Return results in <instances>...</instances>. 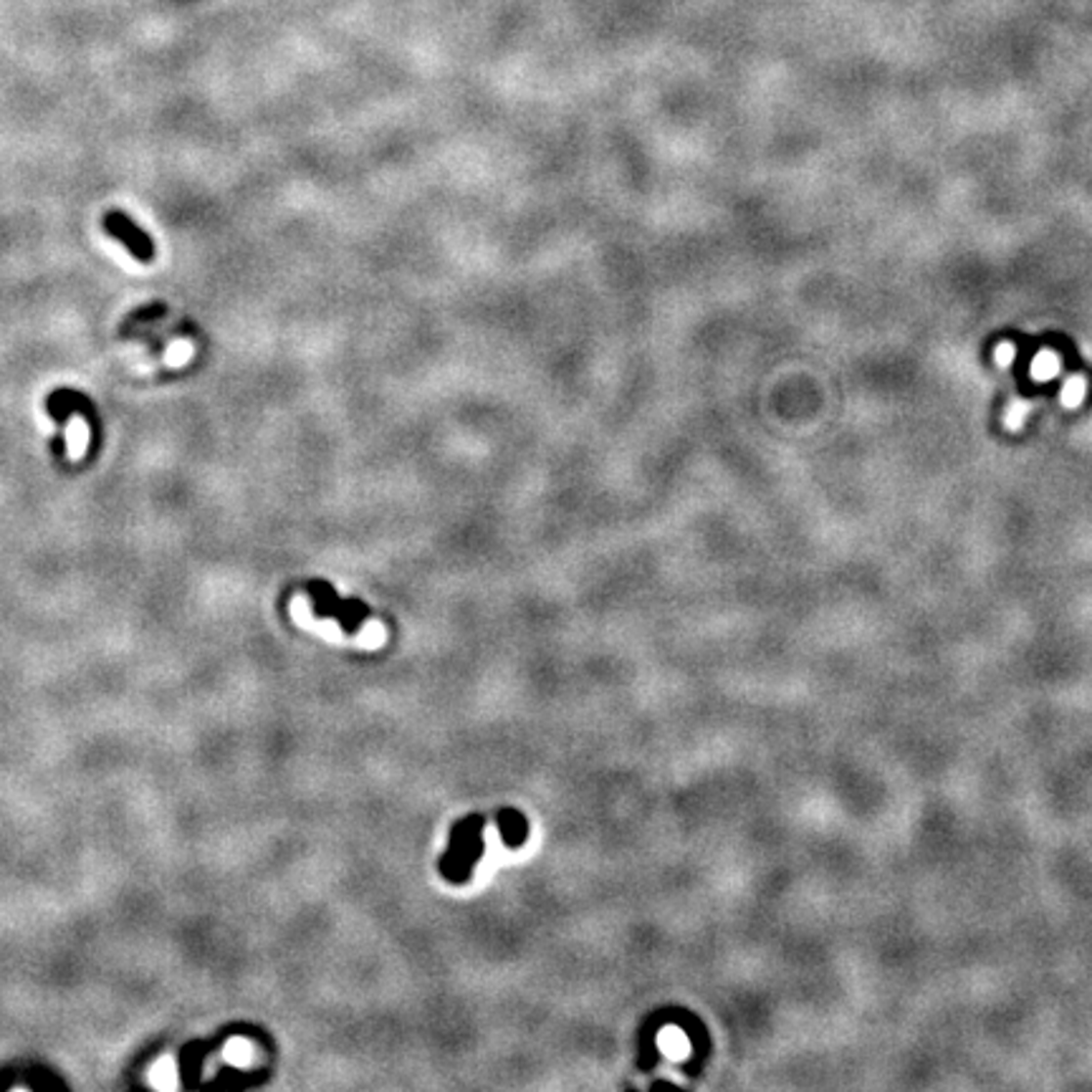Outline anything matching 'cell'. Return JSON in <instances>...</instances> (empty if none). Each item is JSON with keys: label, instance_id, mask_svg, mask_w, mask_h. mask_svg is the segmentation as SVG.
<instances>
[{"label": "cell", "instance_id": "1", "mask_svg": "<svg viewBox=\"0 0 1092 1092\" xmlns=\"http://www.w3.org/2000/svg\"><path fill=\"white\" fill-rule=\"evenodd\" d=\"M105 226L107 231H109L114 239L122 240V243L127 245L140 261H150V258H153V243H150V239H147V233H142L140 228L127 218V215L109 213L107 215Z\"/></svg>", "mask_w": 1092, "mask_h": 1092}, {"label": "cell", "instance_id": "2", "mask_svg": "<svg viewBox=\"0 0 1092 1092\" xmlns=\"http://www.w3.org/2000/svg\"><path fill=\"white\" fill-rule=\"evenodd\" d=\"M86 440H89V430H86L84 417L73 415L71 417V451H68V456H71V459H81V456H84Z\"/></svg>", "mask_w": 1092, "mask_h": 1092}, {"label": "cell", "instance_id": "3", "mask_svg": "<svg viewBox=\"0 0 1092 1092\" xmlns=\"http://www.w3.org/2000/svg\"><path fill=\"white\" fill-rule=\"evenodd\" d=\"M190 354H193V347H190L188 342H175L170 352H167V362H170V365H183Z\"/></svg>", "mask_w": 1092, "mask_h": 1092}]
</instances>
